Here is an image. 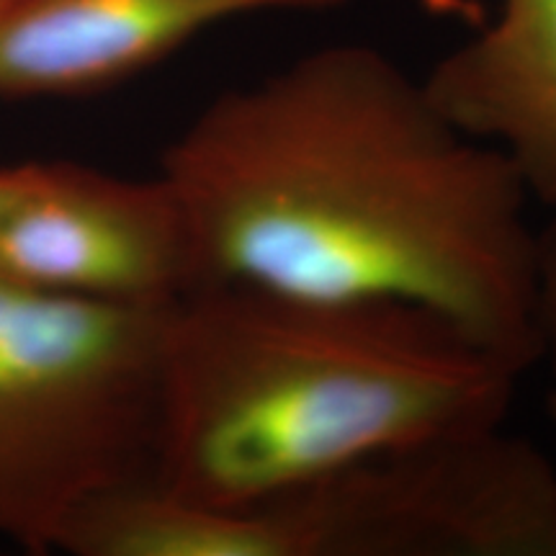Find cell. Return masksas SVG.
I'll return each mask as SVG.
<instances>
[{"instance_id": "6da1fadb", "label": "cell", "mask_w": 556, "mask_h": 556, "mask_svg": "<svg viewBox=\"0 0 556 556\" xmlns=\"http://www.w3.org/2000/svg\"><path fill=\"white\" fill-rule=\"evenodd\" d=\"M157 173L193 289L407 307L523 374L539 364L533 199L384 52L330 45L225 90Z\"/></svg>"}, {"instance_id": "7a4b0ae2", "label": "cell", "mask_w": 556, "mask_h": 556, "mask_svg": "<svg viewBox=\"0 0 556 556\" xmlns=\"http://www.w3.org/2000/svg\"><path fill=\"white\" fill-rule=\"evenodd\" d=\"M520 377L426 312L199 287L165 319L152 482L255 505L364 458L505 426Z\"/></svg>"}, {"instance_id": "3957f363", "label": "cell", "mask_w": 556, "mask_h": 556, "mask_svg": "<svg viewBox=\"0 0 556 556\" xmlns=\"http://www.w3.org/2000/svg\"><path fill=\"white\" fill-rule=\"evenodd\" d=\"M170 307L0 281V536L54 552L83 505L152 479Z\"/></svg>"}, {"instance_id": "277c9868", "label": "cell", "mask_w": 556, "mask_h": 556, "mask_svg": "<svg viewBox=\"0 0 556 556\" xmlns=\"http://www.w3.org/2000/svg\"><path fill=\"white\" fill-rule=\"evenodd\" d=\"M554 464L505 426L219 507V556H554Z\"/></svg>"}, {"instance_id": "5b68a950", "label": "cell", "mask_w": 556, "mask_h": 556, "mask_svg": "<svg viewBox=\"0 0 556 556\" xmlns=\"http://www.w3.org/2000/svg\"><path fill=\"white\" fill-rule=\"evenodd\" d=\"M0 281L47 294L170 307L197 287L170 186L90 165L37 163L29 191L0 222Z\"/></svg>"}, {"instance_id": "8992f818", "label": "cell", "mask_w": 556, "mask_h": 556, "mask_svg": "<svg viewBox=\"0 0 556 556\" xmlns=\"http://www.w3.org/2000/svg\"><path fill=\"white\" fill-rule=\"evenodd\" d=\"M345 0H9L0 99H70L135 78L201 31L253 13H325Z\"/></svg>"}, {"instance_id": "52a82bcc", "label": "cell", "mask_w": 556, "mask_h": 556, "mask_svg": "<svg viewBox=\"0 0 556 556\" xmlns=\"http://www.w3.org/2000/svg\"><path fill=\"white\" fill-rule=\"evenodd\" d=\"M426 88L456 127L503 152L528 197L556 208V0H500Z\"/></svg>"}, {"instance_id": "ba28073f", "label": "cell", "mask_w": 556, "mask_h": 556, "mask_svg": "<svg viewBox=\"0 0 556 556\" xmlns=\"http://www.w3.org/2000/svg\"><path fill=\"white\" fill-rule=\"evenodd\" d=\"M536 340L539 364L541 361L548 364L556 379V217L552 222H546L544 227H539Z\"/></svg>"}, {"instance_id": "9c48e42d", "label": "cell", "mask_w": 556, "mask_h": 556, "mask_svg": "<svg viewBox=\"0 0 556 556\" xmlns=\"http://www.w3.org/2000/svg\"><path fill=\"white\" fill-rule=\"evenodd\" d=\"M37 176V163L3 165L0 168V222L9 217V212L18 204V199L29 191Z\"/></svg>"}, {"instance_id": "30bf717a", "label": "cell", "mask_w": 556, "mask_h": 556, "mask_svg": "<svg viewBox=\"0 0 556 556\" xmlns=\"http://www.w3.org/2000/svg\"><path fill=\"white\" fill-rule=\"evenodd\" d=\"M548 417H552L554 428H556V389L548 394ZM554 556H556V539H554Z\"/></svg>"}, {"instance_id": "8fae6325", "label": "cell", "mask_w": 556, "mask_h": 556, "mask_svg": "<svg viewBox=\"0 0 556 556\" xmlns=\"http://www.w3.org/2000/svg\"><path fill=\"white\" fill-rule=\"evenodd\" d=\"M5 3H9V0H0V9H3V5H5Z\"/></svg>"}]
</instances>
